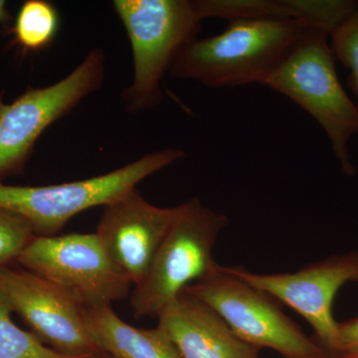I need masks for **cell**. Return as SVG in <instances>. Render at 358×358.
Returning <instances> with one entry per match:
<instances>
[{
    "label": "cell",
    "mask_w": 358,
    "mask_h": 358,
    "mask_svg": "<svg viewBox=\"0 0 358 358\" xmlns=\"http://www.w3.org/2000/svg\"><path fill=\"white\" fill-rule=\"evenodd\" d=\"M85 308L92 336L101 350L113 358H181L159 327L147 329L131 326L112 306Z\"/></svg>",
    "instance_id": "4fadbf2b"
},
{
    "label": "cell",
    "mask_w": 358,
    "mask_h": 358,
    "mask_svg": "<svg viewBox=\"0 0 358 358\" xmlns=\"http://www.w3.org/2000/svg\"><path fill=\"white\" fill-rule=\"evenodd\" d=\"M8 10H7V3L4 0H0V24L6 21L8 18Z\"/></svg>",
    "instance_id": "44dd1931"
},
{
    "label": "cell",
    "mask_w": 358,
    "mask_h": 358,
    "mask_svg": "<svg viewBox=\"0 0 358 358\" xmlns=\"http://www.w3.org/2000/svg\"><path fill=\"white\" fill-rule=\"evenodd\" d=\"M199 2L204 20L220 18L232 22L292 18L284 0H199Z\"/></svg>",
    "instance_id": "2e32d148"
},
{
    "label": "cell",
    "mask_w": 358,
    "mask_h": 358,
    "mask_svg": "<svg viewBox=\"0 0 358 358\" xmlns=\"http://www.w3.org/2000/svg\"><path fill=\"white\" fill-rule=\"evenodd\" d=\"M35 236L31 225L24 218L0 208V266L17 262Z\"/></svg>",
    "instance_id": "d6986e66"
},
{
    "label": "cell",
    "mask_w": 358,
    "mask_h": 358,
    "mask_svg": "<svg viewBox=\"0 0 358 358\" xmlns=\"http://www.w3.org/2000/svg\"><path fill=\"white\" fill-rule=\"evenodd\" d=\"M222 268L300 313L312 326L320 346L336 357L338 322L333 303L341 287L358 281V252L331 256L294 273L257 274L243 267Z\"/></svg>",
    "instance_id": "9c48e42d"
},
{
    "label": "cell",
    "mask_w": 358,
    "mask_h": 358,
    "mask_svg": "<svg viewBox=\"0 0 358 358\" xmlns=\"http://www.w3.org/2000/svg\"><path fill=\"white\" fill-rule=\"evenodd\" d=\"M186 293L203 301L240 338L285 358H331L317 341L285 315L272 296L230 275L219 265L192 282Z\"/></svg>",
    "instance_id": "52a82bcc"
},
{
    "label": "cell",
    "mask_w": 358,
    "mask_h": 358,
    "mask_svg": "<svg viewBox=\"0 0 358 358\" xmlns=\"http://www.w3.org/2000/svg\"><path fill=\"white\" fill-rule=\"evenodd\" d=\"M157 320L181 358H258L259 348L240 338L217 313L185 291Z\"/></svg>",
    "instance_id": "7c38bea8"
},
{
    "label": "cell",
    "mask_w": 358,
    "mask_h": 358,
    "mask_svg": "<svg viewBox=\"0 0 358 358\" xmlns=\"http://www.w3.org/2000/svg\"><path fill=\"white\" fill-rule=\"evenodd\" d=\"M17 263L57 285L84 308L112 306L124 300L133 285L96 233L35 236Z\"/></svg>",
    "instance_id": "ba28073f"
},
{
    "label": "cell",
    "mask_w": 358,
    "mask_h": 358,
    "mask_svg": "<svg viewBox=\"0 0 358 358\" xmlns=\"http://www.w3.org/2000/svg\"><path fill=\"white\" fill-rule=\"evenodd\" d=\"M358 353V317L338 324V350L336 357Z\"/></svg>",
    "instance_id": "ffe728a7"
},
{
    "label": "cell",
    "mask_w": 358,
    "mask_h": 358,
    "mask_svg": "<svg viewBox=\"0 0 358 358\" xmlns=\"http://www.w3.org/2000/svg\"><path fill=\"white\" fill-rule=\"evenodd\" d=\"M339 358H358V353H357V355H345V357H341Z\"/></svg>",
    "instance_id": "603a6c76"
},
{
    "label": "cell",
    "mask_w": 358,
    "mask_h": 358,
    "mask_svg": "<svg viewBox=\"0 0 358 358\" xmlns=\"http://www.w3.org/2000/svg\"><path fill=\"white\" fill-rule=\"evenodd\" d=\"M13 313L10 306L0 294V358L87 357L64 355L45 345L38 336L20 329L13 322Z\"/></svg>",
    "instance_id": "9a60e30c"
},
{
    "label": "cell",
    "mask_w": 358,
    "mask_h": 358,
    "mask_svg": "<svg viewBox=\"0 0 358 358\" xmlns=\"http://www.w3.org/2000/svg\"><path fill=\"white\" fill-rule=\"evenodd\" d=\"M185 157L167 148L95 178L45 186L7 185L0 182V208L18 214L31 225L36 236H56L78 214L124 196L164 167Z\"/></svg>",
    "instance_id": "277c9868"
},
{
    "label": "cell",
    "mask_w": 358,
    "mask_h": 358,
    "mask_svg": "<svg viewBox=\"0 0 358 358\" xmlns=\"http://www.w3.org/2000/svg\"><path fill=\"white\" fill-rule=\"evenodd\" d=\"M180 205V213L147 275L131 292L129 305L134 319L159 317L188 286L219 266L213 251L227 216L204 206L199 197Z\"/></svg>",
    "instance_id": "5b68a950"
},
{
    "label": "cell",
    "mask_w": 358,
    "mask_h": 358,
    "mask_svg": "<svg viewBox=\"0 0 358 358\" xmlns=\"http://www.w3.org/2000/svg\"><path fill=\"white\" fill-rule=\"evenodd\" d=\"M112 6L133 54V81L122 91V103L131 113L159 107L164 75L204 20L199 0H115Z\"/></svg>",
    "instance_id": "7a4b0ae2"
},
{
    "label": "cell",
    "mask_w": 358,
    "mask_h": 358,
    "mask_svg": "<svg viewBox=\"0 0 358 358\" xmlns=\"http://www.w3.org/2000/svg\"><path fill=\"white\" fill-rule=\"evenodd\" d=\"M293 20L331 35L357 8L355 0H284Z\"/></svg>",
    "instance_id": "e0dca14e"
},
{
    "label": "cell",
    "mask_w": 358,
    "mask_h": 358,
    "mask_svg": "<svg viewBox=\"0 0 358 358\" xmlns=\"http://www.w3.org/2000/svg\"><path fill=\"white\" fill-rule=\"evenodd\" d=\"M0 294L50 348L73 357L101 352L86 308L57 285L24 268L0 266Z\"/></svg>",
    "instance_id": "30bf717a"
},
{
    "label": "cell",
    "mask_w": 358,
    "mask_h": 358,
    "mask_svg": "<svg viewBox=\"0 0 358 358\" xmlns=\"http://www.w3.org/2000/svg\"><path fill=\"white\" fill-rule=\"evenodd\" d=\"M106 54L94 48L64 79L29 88L13 103L0 94V179L21 173L45 129L103 86Z\"/></svg>",
    "instance_id": "8992f818"
},
{
    "label": "cell",
    "mask_w": 358,
    "mask_h": 358,
    "mask_svg": "<svg viewBox=\"0 0 358 358\" xmlns=\"http://www.w3.org/2000/svg\"><path fill=\"white\" fill-rule=\"evenodd\" d=\"M60 27L56 6L46 0H26L13 27L15 43L23 51L43 50L54 41Z\"/></svg>",
    "instance_id": "5bb4252c"
},
{
    "label": "cell",
    "mask_w": 358,
    "mask_h": 358,
    "mask_svg": "<svg viewBox=\"0 0 358 358\" xmlns=\"http://www.w3.org/2000/svg\"><path fill=\"white\" fill-rule=\"evenodd\" d=\"M310 27L292 18L232 21L220 34L188 44L169 75L210 88L263 86Z\"/></svg>",
    "instance_id": "6da1fadb"
},
{
    "label": "cell",
    "mask_w": 358,
    "mask_h": 358,
    "mask_svg": "<svg viewBox=\"0 0 358 358\" xmlns=\"http://www.w3.org/2000/svg\"><path fill=\"white\" fill-rule=\"evenodd\" d=\"M327 32L308 28L263 86L288 96L326 131L346 176H355L348 141L358 134V107L338 79Z\"/></svg>",
    "instance_id": "3957f363"
},
{
    "label": "cell",
    "mask_w": 358,
    "mask_h": 358,
    "mask_svg": "<svg viewBox=\"0 0 358 358\" xmlns=\"http://www.w3.org/2000/svg\"><path fill=\"white\" fill-rule=\"evenodd\" d=\"M85 358H113L110 355H108V353L101 352L98 353H95V355H89V357Z\"/></svg>",
    "instance_id": "7402d4cb"
},
{
    "label": "cell",
    "mask_w": 358,
    "mask_h": 358,
    "mask_svg": "<svg viewBox=\"0 0 358 358\" xmlns=\"http://www.w3.org/2000/svg\"><path fill=\"white\" fill-rule=\"evenodd\" d=\"M329 36L336 60L341 61V64L350 70L348 88L358 99V6Z\"/></svg>",
    "instance_id": "ac0fdd59"
},
{
    "label": "cell",
    "mask_w": 358,
    "mask_h": 358,
    "mask_svg": "<svg viewBox=\"0 0 358 358\" xmlns=\"http://www.w3.org/2000/svg\"><path fill=\"white\" fill-rule=\"evenodd\" d=\"M180 209L155 206L136 188L103 206L96 236L134 286L145 279Z\"/></svg>",
    "instance_id": "8fae6325"
}]
</instances>
